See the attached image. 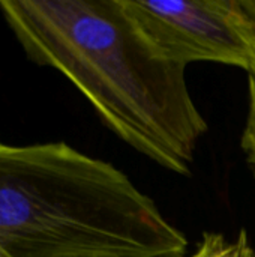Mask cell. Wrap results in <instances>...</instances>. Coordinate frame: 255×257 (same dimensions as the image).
<instances>
[{
	"label": "cell",
	"mask_w": 255,
	"mask_h": 257,
	"mask_svg": "<svg viewBox=\"0 0 255 257\" xmlns=\"http://www.w3.org/2000/svg\"><path fill=\"white\" fill-rule=\"evenodd\" d=\"M0 12L29 59L65 75L126 145L191 173L207 122L186 66L161 57L120 0H2Z\"/></svg>",
	"instance_id": "obj_1"
},
{
	"label": "cell",
	"mask_w": 255,
	"mask_h": 257,
	"mask_svg": "<svg viewBox=\"0 0 255 257\" xmlns=\"http://www.w3.org/2000/svg\"><path fill=\"white\" fill-rule=\"evenodd\" d=\"M248 93H249V104H248V117L242 136V148L248 157V161L255 167V65L248 72Z\"/></svg>",
	"instance_id": "obj_5"
},
{
	"label": "cell",
	"mask_w": 255,
	"mask_h": 257,
	"mask_svg": "<svg viewBox=\"0 0 255 257\" xmlns=\"http://www.w3.org/2000/svg\"><path fill=\"white\" fill-rule=\"evenodd\" d=\"M152 48L188 66L255 65V0H120Z\"/></svg>",
	"instance_id": "obj_3"
},
{
	"label": "cell",
	"mask_w": 255,
	"mask_h": 257,
	"mask_svg": "<svg viewBox=\"0 0 255 257\" xmlns=\"http://www.w3.org/2000/svg\"><path fill=\"white\" fill-rule=\"evenodd\" d=\"M188 239L116 166L0 140V257H182Z\"/></svg>",
	"instance_id": "obj_2"
},
{
	"label": "cell",
	"mask_w": 255,
	"mask_h": 257,
	"mask_svg": "<svg viewBox=\"0 0 255 257\" xmlns=\"http://www.w3.org/2000/svg\"><path fill=\"white\" fill-rule=\"evenodd\" d=\"M189 257H255L248 233L240 230L234 239H227L221 233H204L203 239Z\"/></svg>",
	"instance_id": "obj_4"
}]
</instances>
